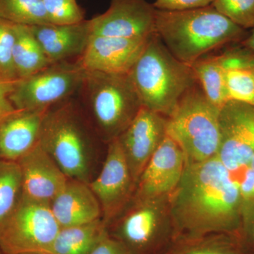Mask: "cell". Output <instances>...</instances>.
Masks as SVG:
<instances>
[{"instance_id": "1", "label": "cell", "mask_w": 254, "mask_h": 254, "mask_svg": "<svg viewBox=\"0 0 254 254\" xmlns=\"http://www.w3.org/2000/svg\"><path fill=\"white\" fill-rule=\"evenodd\" d=\"M242 205L238 182L218 157L186 165L170 195L174 241L213 235L239 237Z\"/></svg>"}, {"instance_id": "2", "label": "cell", "mask_w": 254, "mask_h": 254, "mask_svg": "<svg viewBox=\"0 0 254 254\" xmlns=\"http://www.w3.org/2000/svg\"><path fill=\"white\" fill-rule=\"evenodd\" d=\"M155 32L177 60L190 66L210 52L241 43L249 35L212 5L182 11L157 9Z\"/></svg>"}, {"instance_id": "3", "label": "cell", "mask_w": 254, "mask_h": 254, "mask_svg": "<svg viewBox=\"0 0 254 254\" xmlns=\"http://www.w3.org/2000/svg\"><path fill=\"white\" fill-rule=\"evenodd\" d=\"M128 73L142 106L168 118L182 97L198 83L190 65L182 63L157 33L148 40Z\"/></svg>"}, {"instance_id": "4", "label": "cell", "mask_w": 254, "mask_h": 254, "mask_svg": "<svg viewBox=\"0 0 254 254\" xmlns=\"http://www.w3.org/2000/svg\"><path fill=\"white\" fill-rule=\"evenodd\" d=\"M86 125L74 95L47 111L38 143L68 179L89 183L92 136Z\"/></svg>"}, {"instance_id": "5", "label": "cell", "mask_w": 254, "mask_h": 254, "mask_svg": "<svg viewBox=\"0 0 254 254\" xmlns=\"http://www.w3.org/2000/svg\"><path fill=\"white\" fill-rule=\"evenodd\" d=\"M76 95L108 143L126 129L143 107L128 73L86 71Z\"/></svg>"}, {"instance_id": "6", "label": "cell", "mask_w": 254, "mask_h": 254, "mask_svg": "<svg viewBox=\"0 0 254 254\" xmlns=\"http://www.w3.org/2000/svg\"><path fill=\"white\" fill-rule=\"evenodd\" d=\"M219 112L198 82L182 97L171 115L165 118L167 135L181 147L186 165L200 163L218 155Z\"/></svg>"}, {"instance_id": "7", "label": "cell", "mask_w": 254, "mask_h": 254, "mask_svg": "<svg viewBox=\"0 0 254 254\" xmlns=\"http://www.w3.org/2000/svg\"><path fill=\"white\" fill-rule=\"evenodd\" d=\"M170 195L132 198L108 225V233L132 254L164 253L174 241Z\"/></svg>"}, {"instance_id": "8", "label": "cell", "mask_w": 254, "mask_h": 254, "mask_svg": "<svg viewBox=\"0 0 254 254\" xmlns=\"http://www.w3.org/2000/svg\"><path fill=\"white\" fill-rule=\"evenodd\" d=\"M60 229L49 203L21 194L0 223V249L5 254L46 252Z\"/></svg>"}, {"instance_id": "9", "label": "cell", "mask_w": 254, "mask_h": 254, "mask_svg": "<svg viewBox=\"0 0 254 254\" xmlns=\"http://www.w3.org/2000/svg\"><path fill=\"white\" fill-rule=\"evenodd\" d=\"M77 59L50 64L18 79L11 100L18 110H48L77 94L86 76Z\"/></svg>"}, {"instance_id": "10", "label": "cell", "mask_w": 254, "mask_h": 254, "mask_svg": "<svg viewBox=\"0 0 254 254\" xmlns=\"http://www.w3.org/2000/svg\"><path fill=\"white\" fill-rule=\"evenodd\" d=\"M219 160L232 174L248 167L254 153V106L228 100L219 112Z\"/></svg>"}, {"instance_id": "11", "label": "cell", "mask_w": 254, "mask_h": 254, "mask_svg": "<svg viewBox=\"0 0 254 254\" xmlns=\"http://www.w3.org/2000/svg\"><path fill=\"white\" fill-rule=\"evenodd\" d=\"M89 186L99 202L107 227L131 201L136 184L117 138L108 142L103 168Z\"/></svg>"}, {"instance_id": "12", "label": "cell", "mask_w": 254, "mask_h": 254, "mask_svg": "<svg viewBox=\"0 0 254 254\" xmlns=\"http://www.w3.org/2000/svg\"><path fill=\"white\" fill-rule=\"evenodd\" d=\"M156 10L145 0H111L107 11L88 20L91 36L147 39L156 33Z\"/></svg>"}, {"instance_id": "13", "label": "cell", "mask_w": 254, "mask_h": 254, "mask_svg": "<svg viewBox=\"0 0 254 254\" xmlns=\"http://www.w3.org/2000/svg\"><path fill=\"white\" fill-rule=\"evenodd\" d=\"M166 135L165 118L142 107L117 138L136 187L145 166Z\"/></svg>"}, {"instance_id": "14", "label": "cell", "mask_w": 254, "mask_h": 254, "mask_svg": "<svg viewBox=\"0 0 254 254\" xmlns=\"http://www.w3.org/2000/svg\"><path fill=\"white\" fill-rule=\"evenodd\" d=\"M185 166L181 147L166 135L145 166L132 198L170 195L180 183Z\"/></svg>"}, {"instance_id": "15", "label": "cell", "mask_w": 254, "mask_h": 254, "mask_svg": "<svg viewBox=\"0 0 254 254\" xmlns=\"http://www.w3.org/2000/svg\"><path fill=\"white\" fill-rule=\"evenodd\" d=\"M149 39L91 36L77 61L87 71L128 73Z\"/></svg>"}, {"instance_id": "16", "label": "cell", "mask_w": 254, "mask_h": 254, "mask_svg": "<svg viewBox=\"0 0 254 254\" xmlns=\"http://www.w3.org/2000/svg\"><path fill=\"white\" fill-rule=\"evenodd\" d=\"M17 163L22 195L31 199L50 204L68 182V177L39 143Z\"/></svg>"}, {"instance_id": "17", "label": "cell", "mask_w": 254, "mask_h": 254, "mask_svg": "<svg viewBox=\"0 0 254 254\" xmlns=\"http://www.w3.org/2000/svg\"><path fill=\"white\" fill-rule=\"evenodd\" d=\"M60 227L83 225L102 219L99 202L89 183L68 179L66 185L50 203Z\"/></svg>"}, {"instance_id": "18", "label": "cell", "mask_w": 254, "mask_h": 254, "mask_svg": "<svg viewBox=\"0 0 254 254\" xmlns=\"http://www.w3.org/2000/svg\"><path fill=\"white\" fill-rule=\"evenodd\" d=\"M30 26L51 64L78 59L86 50L91 37L86 19L76 24L48 23Z\"/></svg>"}, {"instance_id": "19", "label": "cell", "mask_w": 254, "mask_h": 254, "mask_svg": "<svg viewBox=\"0 0 254 254\" xmlns=\"http://www.w3.org/2000/svg\"><path fill=\"white\" fill-rule=\"evenodd\" d=\"M48 110H18L0 123V160L17 162L38 144Z\"/></svg>"}, {"instance_id": "20", "label": "cell", "mask_w": 254, "mask_h": 254, "mask_svg": "<svg viewBox=\"0 0 254 254\" xmlns=\"http://www.w3.org/2000/svg\"><path fill=\"white\" fill-rule=\"evenodd\" d=\"M219 55L225 71L229 100L254 106V52L245 46Z\"/></svg>"}, {"instance_id": "21", "label": "cell", "mask_w": 254, "mask_h": 254, "mask_svg": "<svg viewBox=\"0 0 254 254\" xmlns=\"http://www.w3.org/2000/svg\"><path fill=\"white\" fill-rule=\"evenodd\" d=\"M103 219L67 227H62L47 252L51 254H90L106 235Z\"/></svg>"}, {"instance_id": "22", "label": "cell", "mask_w": 254, "mask_h": 254, "mask_svg": "<svg viewBox=\"0 0 254 254\" xmlns=\"http://www.w3.org/2000/svg\"><path fill=\"white\" fill-rule=\"evenodd\" d=\"M13 61L18 79L28 77L49 66L50 62L35 38L31 26L14 24Z\"/></svg>"}, {"instance_id": "23", "label": "cell", "mask_w": 254, "mask_h": 254, "mask_svg": "<svg viewBox=\"0 0 254 254\" xmlns=\"http://www.w3.org/2000/svg\"><path fill=\"white\" fill-rule=\"evenodd\" d=\"M190 66L209 101L220 109L229 100L225 71L219 55L203 57Z\"/></svg>"}, {"instance_id": "24", "label": "cell", "mask_w": 254, "mask_h": 254, "mask_svg": "<svg viewBox=\"0 0 254 254\" xmlns=\"http://www.w3.org/2000/svg\"><path fill=\"white\" fill-rule=\"evenodd\" d=\"M163 254H248L238 236L213 235L174 241Z\"/></svg>"}, {"instance_id": "25", "label": "cell", "mask_w": 254, "mask_h": 254, "mask_svg": "<svg viewBox=\"0 0 254 254\" xmlns=\"http://www.w3.org/2000/svg\"><path fill=\"white\" fill-rule=\"evenodd\" d=\"M0 18L14 24H48L42 0H0Z\"/></svg>"}, {"instance_id": "26", "label": "cell", "mask_w": 254, "mask_h": 254, "mask_svg": "<svg viewBox=\"0 0 254 254\" xmlns=\"http://www.w3.org/2000/svg\"><path fill=\"white\" fill-rule=\"evenodd\" d=\"M21 194L22 184L18 163L0 160V223L14 208Z\"/></svg>"}, {"instance_id": "27", "label": "cell", "mask_w": 254, "mask_h": 254, "mask_svg": "<svg viewBox=\"0 0 254 254\" xmlns=\"http://www.w3.org/2000/svg\"><path fill=\"white\" fill-rule=\"evenodd\" d=\"M48 22L71 25L84 21L85 11L76 0H42Z\"/></svg>"}, {"instance_id": "28", "label": "cell", "mask_w": 254, "mask_h": 254, "mask_svg": "<svg viewBox=\"0 0 254 254\" xmlns=\"http://www.w3.org/2000/svg\"><path fill=\"white\" fill-rule=\"evenodd\" d=\"M211 5L240 27L254 28V0H214Z\"/></svg>"}, {"instance_id": "29", "label": "cell", "mask_w": 254, "mask_h": 254, "mask_svg": "<svg viewBox=\"0 0 254 254\" xmlns=\"http://www.w3.org/2000/svg\"><path fill=\"white\" fill-rule=\"evenodd\" d=\"M15 43L14 23L0 18V76L17 80L13 61Z\"/></svg>"}, {"instance_id": "30", "label": "cell", "mask_w": 254, "mask_h": 254, "mask_svg": "<svg viewBox=\"0 0 254 254\" xmlns=\"http://www.w3.org/2000/svg\"><path fill=\"white\" fill-rule=\"evenodd\" d=\"M239 239L248 254H254V200L242 202Z\"/></svg>"}, {"instance_id": "31", "label": "cell", "mask_w": 254, "mask_h": 254, "mask_svg": "<svg viewBox=\"0 0 254 254\" xmlns=\"http://www.w3.org/2000/svg\"><path fill=\"white\" fill-rule=\"evenodd\" d=\"M17 80L8 79L0 76V123L18 111L11 100Z\"/></svg>"}, {"instance_id": "32", "label": "cell", "mask_w": 254, "mask_h": 254, "mask_svg": "<svg viewBox=\"0 0 254 254\" xmlns=\"http://www.w3.org/2000/svg\"><path fill=\"white\" fill-rule=\"evenodd\" d=\"M214 0H155L153 6L157 9L182 11L200 9L210 6Z\"/></svg>"}, {"instance_id": "33", "label": "cell", "mask_w": 254, "mask_h": 254, "mask_svg": "<svg viewBox=\"0 0 254 254\" xmlns=\"http://www.w3.org/2000/svg\"><path fill=\"white\" fill-rule=\"evenodd\" d=\"M90 254H132L119 241L107 232Z\"/></svg>"}, {"instance_id": "34", "label": "cell", "mask_w": 254, "mask_h": 254, "mask_svg": "<svg viewBox=\"0 0 254 254\" xmlns=\"http://www.w3.org/2000/svg\"><path fill=\"white\" fill-rule=\"evenodd\" d=\"M242 202L254 200V170L245 169L240 182H238Z\"/></svg>"}, {"instance_id": "35", "label": "cell", "mask_w": 254, "mask_h": 254, "mask_svg": "<svg viewBox=\"0 0 254 254\" xmlns=\"http://www.w3.org/2000/svg\"><path fill=\"white\" fill-rule=\"evenodd\" d=\"M240 43L242 46L254 52V28L252 29L250 34H249L247 38Z\"/></svg>"}, {"instance_id": "36", "label": "cell", "mask_w": 254, "mask_h": 254, "mask_svg": "<svg viewBox=\"0 0 254 254\" xmlns=\"http://www.w3.org/2000/svg\"><path fill=\"white\" fill-rule=\"evenodd\" d=\"M247 168H250L254 170V155H252V158H251L250 163H249V165Z\"/></svg>"}, {"instance_id": "37", "label": "cell", "mask_w": 254, "mask_h": 254, "mask_svg": "<svg viewBox=\"0 0 254 254\" xmlns=\"http://www.w3.org/2000/svg\"><path fill=\"white\" fill-rule=\"evenodd\" d=\"M21 254H51L50 253H48V252H30V253H25Z\"/></svg>"}, {"instance_id": "38", "label": "cell", "mask_w": 254, "mask_h": 254, "mask_svg": "<svg viewBox=\"0 0 254 254\" xmlns=\"http://www.w3.org/2000/svg\"><path fill=\"white\" fill-rule=\"evenodd\" d=\"M0 254H5L4 252H2V250L0 249Z\"/></svg>"}]
</instances>
